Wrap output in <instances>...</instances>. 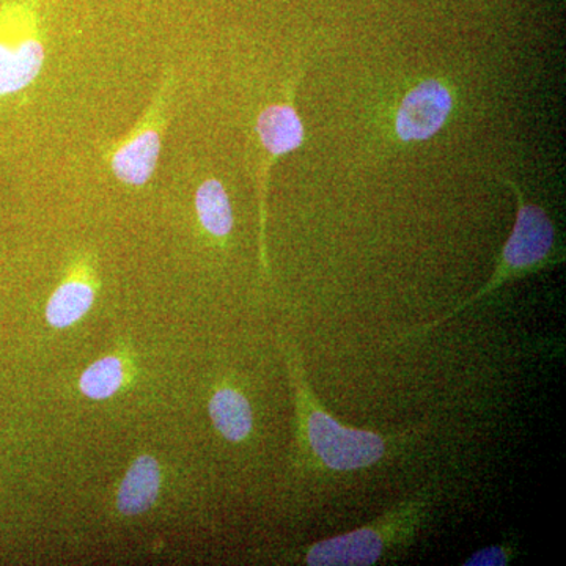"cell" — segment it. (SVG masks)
<instances>
[{
    "label": "cell",
    "mask_w": 566,
    "mask_h": 566,
    "mask_svg": "<svg viewBox=\"0 0 566 566\" xmlns=\"http://www.w3.org/2000/svg\"><path fill=\"white\" fill-rule=\"evenodd\" d=\"M123 381H125V370H123L122 360L118 357L109 356L91 365L82 374L80 389L85 397L92 398V400H106L117 394Z\"/></svg>",
    "instance_id": "12"
},
{
    "label": "cell",
    "mask_w": 566,
    "mask_h": 566,
    "mask_svg": "<svg viewBox=\"0 0 566 566\" xmlns=\"http://www.w3.org/2000/svg\"><path fill=\"white\" fill-rule=\"evenodd\" d=\"M502 181L505 182L506 188L512 189L515 193L517 211L515 227H513V232L506 240L504 249H502L501 262L495 266L494 274L474 296L468 297L463 303L458 304L453 311H450L442 318L420 326L415 333H428L433 327H438L439 324L455 318L460 312L471 307L472 304L479 303L488 294L501 289L504 283L512 281V279L535 273L536 270H542L551 263V256L556 251V229H554L553 221L543 208L528 203L524 199L523 192L515 182L506 180V178Z\"/></svg>",
    "instance_id": "2"
},
{
    "label": "cell",
    "mask_w": 566,
    "mask_h": 566,
    "mask_svg": "<svg viewBox=\"0 0 566 566\" xmlns=\"http://www.w3.org/2000/svg\"><path fill=\"white\" fill-rule=\"evenodd\" d=\"M161 488V469L153 457L134 461L123 479L117 494V509L122 515L136 516L155 505Z\"/></svg>",
    "instance_id": "8"
},
{
    "label": "cell",
    "mask_w": 566,
    "mask_h": 566,
    "mask_svg": "<svg viewBox=\"0 0 566 566\" xmlns=\"http://www.w3.org/2000/svg\"><path fill=\"white\" fill-rule=\"evenodd\" d=\"M428 502L424 497L401 502L368 526L322 539L308 546L304 564L311 566H367L385 557L387 551L415 535Z\"/></svg>",
    "instance_id": "3"
},
{
    "label": "cell",
    "mask_w": 566,
    "mask_h": 566,
    "mask_svg": "<svg viewBox=\"0 0 566 566\" xmlns=\"http://www.w3.org/2000/svg\"><path fill=\"white\" fill-rule=\"evenodd\" d=\"M210 417L219 431L230 442H241L251 434L253 416L248 398L238 390L223 387L216 390L210 401Z\"/></svg>",
    "instance_id": "10"
},
{
    "label": "cell",
    "mask_w": 566,
    "mask_h": 566,
    "mask_svg": "<svg viewBox=\"0 0 566 566\" xmlns=\"http://www.w3.org/2000/svg\"><path fill=\"white\" fill-rule=\"evenodd\" d=\"M256 136L268 159L260 174V218L264 229V196H266L268 170L283 155L296 151L304 144L305 129L300 112L292 102L275 103L264 107L256 118Z\"/></svg>",
    "instance_id": "7"
},
{
    "label": "cell",
    "mask_w": 566,
    "mask_h": 566,
    "mask_svg": "<svg viewBox=\"0 0 566 566\" xmlns=\"http://www.w3.org/2000/svg\"><path fill=\"white\" fill-rule=\"evenodd\" d=\"M95 303V286L85 268L80 266V273L71 275L52 293L46 307V318L51 326L65 329L91 311Z\"/></svg>",
    "instance_id": "9"
},
{
    "label": "cell",
    "mask_w": 566,
    "mask_h": 566,
    "mask_svg": "<svg viewBox=\"0 0 566 566\" xmlns=\"http://www.w3.org/2000/svg\"><path fill=\"white\" fill-rule=\"evenodd\" d=\"M196 211L205 232L226 240L233 230V211L229 193L218 178H208L196 192Z\"/></svg>",
    "instance_id": "11"
},
{
    "label": "cell",
    "mask_w": 566,
    "mask_h": 566,
    "mask_svg": "<svg viewBox=\"0 0 566 566\" xmlns=\"http://www.w3.org/2000/svg\"><path fill=\"white\" fill-rule=\"evenodd\" d=\"M172 95L174 76L172 71H169L161 87L153 96L150 106L144 112V117L109 151L112 174L123 185L140 188L155 175Z\"/></svg>",
    "instance_id": "5"
},
{
    "label": "cell",
    "mask_w": 566,
    "mask_h": 566,
    "mask_svg": "<svg viewBox=\"0 0 566 566\" xmlns=\"http://www.w3.org/2000/svg\"><path fill=\"white\" fill-rule=\"evenodd\" d=\"M512 562V553L510 547L506 546H488L476 551L468 560L464 566H504Z\"/></svg>",
    "instance_id": "13"
},
{
    "label": "cell",
    "mask_w": 566,
    "mask_h": 566,
    "mask_svg": "<svg viewBox=\"0 0 566 566\" xmlns=\"http://www.w3.org/2000/svg\"><path fill=\"white\" fill-rule=\"evenodd\" d=\"M46 59L36 0L0 2V98L28 88Z\"/></svg>",
    "instance_id": "4"
},
{
    "label": "cell",
    "mask_w": 566,
    "mask_h": 566,
    "mask_svg": "<svg viewBox=\"0 0 566 566\" xmlns=\"http://www.w3.org/2000/svg\"><path fill=\"white\" fill-rule=\"evenodd\" d=\"M455 107V96L446 82L423 80L409 88L395 112V134L401 142L433 139L444 128Z\"/></svg>",
    "instance_id": "6"
},
{
    "label": "cell",
    "mask_w": 566,
    "mask_h": 566,
    "mask_svg": "<svg viewBox=\"0 0 566 566\" xmlns=\"http://www.w3.org/2000/svg\"><path fill=\"white\" fill-rule=\"evenodd\" d=\"M292 363L301 433L316 463L334 472L360 471L379 463L387 453L386 439L375 431L338 423L312 392L297 360Z\"/></svg>",
    "instance_id": "1"
}]
</instances>
